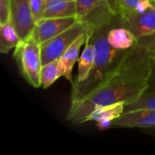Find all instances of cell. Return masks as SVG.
<instances>
[{"label":"cell","mask_w":155,"mask_h":155,"mask_svg":"<svg viewBox=\"0 0 155 155\" xmlns=\"http://www.w3.org/2000/svg\"><path fill=\"white\" fill-rule=\"evenodd\" d=\"M152 56L140 46L128 50L117 66L89 93L71 104L67 119L73 124L85 123L97 107L117 102L136 101L148 89Z\"/></svg>","instance_id":"cell-1"},{"label":"cell","mask_w":155,"mask_h":155,"mask_svg":"<svg viewBox=\"0 0 155 155\" xmlns=\"http://www.w3.org/2000/svg\"><path fill=\"white\" fill-rule=\"evenodd\" d=\"M119 17V15H115L111 19L94 29L89 40L95 47V62L87 80L82 83H74L72 84L71 104L77 102L92 92L106 76L117 66L128 51L113 48L107 42L108 31L117 21Z\"/></svg>","instance_id":"cell-2"},{"label":"cell","mask_w":155,"mask_h":155,"mask_svg":"<svg viewBox=\"0 0 155 155\" xmlns=\"http://www.w3.org/2000/svg\"><path fill=\"white\" fill-rule=\"evenodd\" d=\"M14 58L23 77L34 88L41 87L40 75L42 68L40 44L30 36L21 40L15 48Z\"/></svg>","instance_id":"cell-3"},{"label":"cell","mask_w":155,"mask_h":155,"mask_svg":"<svg viewBox=\"0 0 155 155\" xmlns=\"http://www.w3.org/2000/svg\"><path fill=\"white\" fill-rule=\"evenodd\" d=\"M93 26L87 21H80L65 31L40 44L42 65L59 59L68 47L82 34L92 33Z\"/></svg>","instance_id":"cell-4"},{"label":"cell","mask_w":155,"mask_h":155,"mask_svg":"<svg viewBox=\"0 0 155 155\" xmlns=\"http://www.w3.org/2000/svg\"><path fill=\"white\" fill-rule=\"evenodd\" d=\"M80 21L77 16L42 18L36 22L31 36L36 42L42 44L69 29Z\"/></svg>","instance_id":"cell-5"},{"label":"cell","mask_w":155,"mask_h":155,"mask_svg":"<svg viewBox=\"0 0 155 155\" xmlns=\"http://www.w3.org/2000/svg\"><path fill=\"white\" fill-rule=\"evenodd\" d=\"M11 20L21 40L32 35L35 21L32 15L30 0H10Z\"/></svg>","instance_id":"cell-6"},{"label":"cell","mask_w":155,"mask_h":155,"mask_svg":"<svg viewBox=\"0 0 155 155\" xmlns=\"http://www.w3.org/2000/svg\"><path fill=\"white\" fill-rule=\"evenodd\" d=\"M122 22L123 25L129 29L137 39L152 33L155 30V5L153 3L142 13L133 14L122 18Z\"/></svg>","instance_id":"cell-7"},{"label":"cell","mask_w":155,"mask_h":155,"mask_svg":"<svg viewBox=\"0 0 155 155\" xmlns=\"http://www.w3.org/2000/svg\"><path fill=\"white\" fill-rule=\"evenodd\" d=\"M155 127V110H138L124 112L113 120L112 128H140Z\"/></svg>","instance_id":"cell-8"},{"label":"cell","mask_w":155,"mask_h":155,"mask_svg":"<svg viewBox=\"0 0 155 155\" xmlns=\"http://www.w3.org/2000/svg\"><path fill=\"white\" fill-rule=\"evenodd\" d=\"M94 31V30H93ZM92 33H86L79 36L65 51L59 58V70L61 77H64L66 80L73 83L72 71L76 61L78 60L79 52L82 45L86 44L88 39L92 36Z\"/></svg>","instance_id":"cell-9"},{"label":"cell","mask_w":155,"mask_h":155,"mask_svg":"<svg viewBox=\"0 0 155 155\" xmlns=\"http://www.w3.org/2000/svg\"><path fill=\"white\" fill-rule=\"evenodd\" d=\"M107 39L110 46L117 49L130 50L137 45V38L129 29L123 25L120 15L108 31Z\"/></svg>","instance_id":"cell-10"},{"label":"cell","mask_w":155,"mask_h":155,"mask_svg":"<svg viewBox=\"0 0 155 155\" xmlns=\"http://www.w3.org/2000/svg\"><path fill=\"white\" fill-rule=\"evenodd\" d=\"M77 16L75 0H48L44 18Z\"/></svg>","instance_id":"cell-11"},{"label":"cell","mask_w":155,"mask_h":155,"mask_svg":"<svg viewBox=\"0 0 155 155\" xmlns=\"http://www.w3.org/2000/svg\"><path fill=\"white\" fill-rule=\"evenodd\" d=\"M125 105V102L121 101L97 107L86 117L85 123L89 121L98 122L101 120H114L123 114Z\"/></svg>","instance_id":"cell-12"},{"label":"cell","mask_w":155,"mask_h":155,"mask_svg":"<svg viewBox=\"0 0 155 155\" xmlns=\"http://www.w3.org/2000/svg\"><path fill=\"white\" fill-rule=\"evenodd\" d=\"M95 58V51L92 42L88 39L85 48L78 60V74L75 83H82L89 77Z\"/></svg>","instance_id":"cell-13"},{"label":"cell","mask_w":155,"mask_h":155,"mask_svg":"<svg viewBox=\"0 0 155 155\" xmlns=\"http://www.w3.org/2000/svg\"><path fill=\"white\" fill-rule=\"evenodd\" d=\"M21 42V37L12 20L0 25V52L7 54L11 49L16 48Z\"/></svg>","instance_id":"cell-14"},{"label":"cell","mask_w":155,"mask_h":155,"mask_svg":"<svg viewBox=\"0 0 155 155\" xmlns=\"http://www.w3.org/2000/svg\"><path fill=\"white\" fill-rule=\"evenodd\" d=\"M59 77H61L59 70V59H56L48 62L46 64L42 65L40 75L41 87H42V89H47Z\"/></svg>","instance_id":"cell-15"},{"label":"cell","mask_w":155,"mask_h":155,"mask_svg":"<svg viewBox=\"0 0 155 155\" xmlns=\"http://www.w3.org/2000/svg\"><path fill=\"white\" fill-rule=\"evenodd\" d=\"M138 110H155V90H147L136 101L125 105L124 112Z\"/></svg>","instance_id":"cell-16"},{"label":"cell","mask_w":155,"mask_h":155,"mask_svg":"<svg viewBox=\"0 0 155 155\" xmlns=\"http://www.w3.org/2000/svg\"><path fill=\"white\" fill-rule=\"evenodd\" d=\"M77 16L81 21L104 4L107 0H75Z\"/></svg>","instance_id":"cell-17"},{"label":"cell","mask_w":155,"mask_h":155,"mask_svg":"<svg viewBox=\"0 0 155 155\" xmlns=\"http://www.w3.org/2000/svg\"><path fill=\"white\" fill-rule=\"evenodd\" d=\"M137 45L145 48L153 58H155V30L148 35L137 39Z\"/></svg>","instance_id":"cell-18"},{"label":"cell","mask_w":155,"mask_h":155,"mask_svg":"<svg viewBox=\"0 0 155 155\" xmlns=\"http://www.w3.org/2000/svg\"><path fill=\"white\" fill-rule=\"evenodd\" d=\"M138 1L139 0H117V15H120L122 18L130 15L134 11Z\"/></svg>","instance_id":"cell-19"},{"label":"cell","mask_w":155,"mask_h":155,"mask_svg":"<svg viewBox=\"0 0 155 155\" xmlns=\"http://www.w3.org/2000/svg\"><path fill=\"white\" fill-rule=\"evenodd\" d=\"M48 0H30L32 15L35 23L44 18Z\"/></svg>","instance_id":"cell-20"},{"label":"cell","mask_w":155,"mask_h":155,"mask_svg":"<svg viewBox=\"0 0 155 155\" xmlns=\"http://www.w3.org/2000/svg\"><path fill=\"white\" fill-rule=\"evenodd\" d=\"M11 21L10 0H0V25Z\"/></svg>","instance_id":"cell-21"},{"label":"cell","mask_w":155,"mask_h":155,"mask_svg":"<svg viewBox=\"0 0 155 155\" xmlns=\"http://www.w3.org/2000/svg\"><path fill=\"white\" fill-rule=\"evenodd\" d=\"M148 85L149 86H148V89L147 90H155V58L152 59V62H151V74H150Z\"/></svg>","instance_id":"cell-22"},{"label":"cell","mask_w":155,"mask_h":155,"mask_svg":"<svg viewBox=\"0 0 155 155\" xmlns=\"http://www.w3.org/2000/svg\"><path fill=\"white\" fill-rule=\"evenodd\" d=\"M113 121L112 120H101L96 122V127L100 130H106L112 128Z\"/></svg>","instance_id":"cell-23"},{"label":"cell","mask_w":155,"mask_h":155,"mask_svg":"<svg viewBox=\"0 0 155 155\" xmlns=\"http://www.w3.org/2000/svg\"><path fill=\"white\" fill-rule=\"evenodd\" d=\"M107 5H108L109 8L111 10V12L114 14L117 15L116 12V5H117V0H107Z\"/></svg>","instance_id":"cell-24"},{"label":"cell","mask_w":155,"mask_h":155,"mask_svg":"<svg viewBox=\"0 0 155 155\" xmlns=\"http://www.w3.org/2000/svg\"><path fill=\"white\" fill-rule=\"evenodd\" d=\"M147 130V131H149V132H153V133H155V127H150V128L148 129H146V130Z\"/></svg>","instance_id":"cell-25"},{"label":"cell","mask_w":155,"mask_h":155,"mask_svg":"<svg viewBox=\"0 0 155 155\" xmlns=\"http://www.w3.org/2000/svg\"><path fill=\"white\" fill-rule=\"evenodd\" d=\"M152 2H153V3L155 5V0H152Z\"/></svg>","instance_id":"cell-26"}]
</instances>
